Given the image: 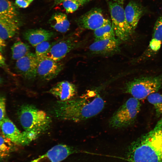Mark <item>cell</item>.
Returning <instances> with one entry per match:
<instances>
[{
  "label": "cell",
  "mask_w": 162,
  "mask_h": 162,
  "mask_svg": "<svg viewBox=\"0 0 162 162\" xmlns=\"http://www.w3.org/2000/svg\"><path fill=\"white\" fill-rule=\"evenodd\" d=\"M38 62L34 53L30 52L25 56L16 61V71L23 77L32 80L37 76Z\"/></svg>",
  "instance_id": "9c48e42d"
},
{
  "label": "cell",
  "mask_w": 162,
  "mask_h": 162,
  "mask_svg": "<svg viewBox=\"0 0 162 162\" xmlns=\"http://www.w3.org/2000/svg\"><path fill=\"white\" fill-rule=\"evenodd\" d=\"M122 41L117 38L94 41L89 46L88 52L92 55L108 56L120 51Z\"/></svg>",
  "instance_id": "ba28073f"
},
{
  "label": "cell",
  "mask_w": 162,
  "mask_h": 162,
  "mask_svg": "<svg viewBox=\"0 0 162 162\" xmlns=\"http://www.w3.org/2000/svg\"><path fill=\"white\" fill-rule=\"evenodd\" d=\"M15 145L0 133V159L8 157Z\"/></svg>",
  "instance_id": "603a6c76"
},
{
  "label": "cell",
  "mask_w": 162,
  "mask_h": 162,
  "mask_svg": "<svg viewBox=\"0 0 162 162\" xmlns=\"http://www.w3.org/2000/svg\"><path fill=\"white\" fill-rule=\"evenodd\" d=\"M105 104L97 91L90 90L77 98L58 101L52 112L58 119L78 122L98 115L104 109Z\"/></svg>",
  "instance_id": "6da1fadb"
},
{
  "label": "cell",
  "mask_w": 162,
  "mask_h": 162,
  "mask_svg": "<svg viewBox=\"0 0 162 162\" xmlns=\"http://www.w3.org/2000/svg\"><path fill=\"white\" fill-rule=\"evenodd\" d=\"M78 150L65 144L56 145L44 154L29 162H60Z\"/></svg>",
  "instance_id": "7c38bea8"
},
{
  "label": "cell",
  "mask_w": 162,
  "mask_h": 162,
  "mask_svg": "<svg viewBox=\"0 0 162 162\" xmlns=\"http://www.w3.org/2000/svg\"><path fill=\"white\" fill-rule=\"evenodd\" d=\"M147 98L148 101L154 106L156 115H162V94L156 92L150 94Z\"/></svg>",
  "instance_id": "d4e9b609"
},
{
  "label": "cell",
  "mask_w": 162,
  "mask_h": 162,
  "mask_svg": "<svg viewBox=\"0 0 162 162\" xmlns=\"http://www.w3.org/2000/svg\"><path fill=\"white\" fill-rule=\"evenodd\" d=\"M15 3L19 7L25 8L27 7L31 3L27 0H16Z\"/></svg>",
  "instance_id": "83f0119b"
},
{
  "label": "cell",
  "mask_w": 162,
  "mask_h": 162,
  "mask_svg": "<svg viewBox=\"0 0 162 162\" xmlns=\"http://www.w3.org/2000/svg\"><path fill=\"white\" fill-rule=\"evenodd\" d=\"M16 10L9 0H0V17L16 19Z\"/></svg>",
  "instance_id": "7402d4cb"
},
{
  "label": "cell",
  "mask_w": 162,
  "mask_h": 162,
  "mask_svg": "<svg viewBox=\"0 0 162 162\" xmlns=\"http://www.w3.org/2000/svg\"><path fill=\"white\" fill-rule=\"evenodd\" d=\"M2 79L0 76V84L2 82Z\"/></svg>",
  "instance_id": "d6a6232c"
},
{
  "label": "cell",
  "mask_w": 162,
  "mask_h": 162,
  "mask_svg": "<svg viewBox=\"0 0 162 162\" xmlns=\"http://www.w3.org/2000/svg\"><path fill=\"white\" fill-rule=\"evenodd\" d=\"M162 43V15L156 21L153 28L152 39L146 54L150 56L160 49Z\"/></svg>",
  "instance_id": "e0dca14e"
},
{
  "label": "cell",
  "mask_w": 162,
  "mask_h": 162,
  "mask_svg": "<svg viewBox=\"0 0 162 162\" xmlns=\"http://www.w3.org/2000/svg\"><path fill=\"white\" fill-rule=\"evenodd\" d=\"M82 43L73 37L56 41L50 49L46 57L55 61H60L71 50L80 46Z\"/></svg>",
  "instance_id": "52a82bcc"
},
{
  "label": "cell",
  "mask_w": 162,
  "mask_h": 162,
  "mask_svg": "<svg viewBox=\"0 0 162 162\" xmlns=\"http://www.w3.org/2000/svg\"><path fill=\"white\" fill-rule=\"evenodd\" d=\"M6 114L5 99L0 95V123L6 117Z\"/></svg>",
  "instance_id": "4316f807"
},
{
  "label": "cell",
  "mask_w": 162,
  "mask_h": 162,
  "mask_svg": "<svg viewBox=\"0 0 162 162\" xmlns=\"http://www.w3.org/2000/svg\"><path fill=\"white\" fill-rule=\"evenodd\" d=\"M0 132L15 145L24 146L31 143L24 132H21L6 116L0 123Z\"/></svg>",
  "instance_id": "8fae6325"
},
{
  "label": "cell",
  "mask_w": 162,
  "mask_h": 162,
  "mask_svg": "<svg viewBox=\"0 0 162 162\" xmlns=\"http://www.w3.org/2000/svg\"><path fill=\"white\" fill-rule=\"evenodd\" d=\"M5 40L0 37V51L2 52L6 46V44Z\"/></svg>",
  "instance_id": "4dcf8cb0"
},
{
  "label": "cell",
  "mask_w": 162,
  "mask_h": 162,
  "mask_svg": "<svg viewBox=\"0 0 162 162\" xmlns=\"http://www.w3.org/2000/svg\"><path fill=\"white\" fill-rule=\"evenodd\" d=\"M110 21L104 18L101 9L95 8L82 15L77 20V22L82 28L94 31L107 24Z\"/></svg>",
  "instance_id": "30bf717a"
},
{
  "label": "cell",
  "mask_w": 162,
  "mask_h": 162,
  "mask_svg": "<svg viewBox=\"0 0 162 162\" xmlns=\"http://www.w3.org/2000/svg\"><path fill=\"white\" fill-rule=\"evenodd\" d=\"M27 0L31 3L33 1V0Z\"/></svg>",
  "instance_id": "836d02e7"
},
{
  "label": "cell",
  "mask_w": 162,
  "mask_h": 162,
  "mask_svg": "<svg viewBox=\"0 0 162 162\" xmlns=\"http://www.w3.org/2000/svg\"><path fill=\"white\" fill-rule=\"evenodd\" d=\"M64 0H55V4L62 3ZM77 2L82 5L89 2L90 0H73Z\"/></svg>",
  "instance_id": "f546056e"
},
{
  "label": "cell",
  "mask_w": 162,
  "mask_h": 162,
  "mask_svg": "<svg viewBox=\"0 0 162 162\" xmlns=\"http://www.w3.org/2000/svg\"><path fill=\"white\" fill-rule=\"evenodd\" d=\"M162 85V75L135 78L125 84L124 92L131 94L139 100L143 99L150 94L158 91Z\"/></svg>",
  "instance_id": "277c9868"
},
{
  "label": "cell",
  "mask_w": 162,
  "mask_h": 162,
  "mask_svg": "<svg viewBox=\"0 0 162 162\" xmlns=\"http://www.w3.org/2000/svg\"><path fill=\"white\" fill-rule=\"evenodd\" d=\"M58 101H66L74 98L77 93L76 86L68 81L64 80L58 82L49 91Z\"/></svg>",
  "instance_id": "5bb4252c"
},
{
  "label": "cell",
  "mask_w": 162,
  "mask_h": 162,
  "mask_svg": "<svg viewBox=\"0 0 162 162\" xmlns=\"http://www.w3.org/2000/svg\"><path fill=\"white\" fill-rule=\"evenodd\" d=\"M18 116L24 131L31 142L48 130L52 123L51 117L46 112L29 104L21 106Z\"/></svg>",
  "instance_id": "3957f363"
},
{
  "label": "cell",
  "mask_w": 162,
  "mask_h": 162,
  "mask_svg": "<svg viewBox=\"0 0 162 162\" xmlns=\"http://www.w3.org/2000/svg\"><path fill=\"white\" fill-rule=\"evenodd\" d=\"M114 1L122 4H123V0H114Z\"/></svg>",
  "instance_id": "1f68e13d"
},
{
  "label": "cell",
  "mask_w": 162,
  "mask_h": 162,
  "mask_svg": "<svg viewBox=\"0 0 162 162\" xmlns=\"http://www.w3.org/2000/svg\"><path fill=\"white\" fill-rule=\"evenodd\" d=\"M49 22L52 28L61 33L66 32L70 27V23L67 15L62 13H56L53 14Z\"/></svg>",
  "instance_id": "d6986e66"
},
{
  "label": "cell",
  "mask_w": 162,
  "mask_h": 162,
  "mask_svg": "<svg viewBox=\"0 0 162 162\" xmlns=\"http://www.w3.org/2000/svg\"><path fill=\"white\" fill-rule=\"evenodd\" d=\"M139 100L133 97L126 100L110 119L109 123L110 127L120 129L132 124L140 111L141 105Z\"/></svg>",
  "instance_id": "5b68a950"
},
{
  "label": "cell",
  "mask_w": 162,
  "mask_h": 162,
  "mask_svg": "<svg viewBox=\"0 0 162 162\" xmlns=\"http://www.w3.org/2000/svg\"><path fill=\"white\" fill-rule=\"evenodd\" d=\"M54 36V32L42 28L28 29L23 34L24 38L34 47L43 41L50 40Z\"/></svg>",
  "instance_id": "9a60e30c"
},
{
  "label": "cell",
  "mask_w": 162,
  "mask_h": 162,
  "mask_svg": "<svg viewBox=\"0 0 162 162\" xmlns=\"http://www.w3.org/2000/svg\"><path fill=\"white\" fill-rule=\"evenodd\" d=\"M0 67L3 68L9 73H10V70L6 64L4 58L0 51Z\"/></svg>",
  "instance_id": "f1b7e54d"
},
{
  "label": "cell",
  "mask_w": 162,
  "mask_h": 162,
  "mask_svg": "<svg viewBox=\"0 0 162 162\" xmlns=\"http://www.w3.org/2000/svg\"><path fill=\"white\" fill-rule=\"evenodd\" d=\"M127 158L128 162H162V118L130 144Z\"/></svg>",
  "instance_id": "7a4b0ae2"
},
{
  "label": "cell",
  "mask_w": 162,
  "mask_h": 162,
  "mask_svg": "<svg viewBox=\"0 0 162 162\" xmlns=\"http://www.w3.org/2000/svg\"><path fill=\"white\" fill-rule=\"evenodd\" d=\"M63 68V64L60 61L46 57L38 62L37 76L44 80L50 81L56 77Z\"/></svg>",
  "instance_id": "4fadbf2b"
},
{
  "label": "cell",
  "mask_w": 162,
  "mask_h": 162,
  "mask_svg": "<svg viewBox=\"0 0 162 162\" xmlns=\"http://www.w3.org/2000/svg\"><path fill=\"white\" fill-rule=\"evenodd\" d=\"M11 51L12 58L16 61L31 52L30 46L21 41L14 44L11 47Z\"/></svg>",
  "instance_id": "ffe728a7"
},
{
  "label": "cell",
  "mask_w": 162,
  "mask_h": 162,
  "mask_svg": "<svg viewBox=\"0 0 162 162\" xmlns=\"http://www.w3.org/2000/svg\"><path fill=\"white\" fill-rule=\"evenodd\" d=\"M122 4L116 2L109 3L112 26L116 36L122 41L129 38L133 32L126 19Z\"/></svg>",
  "instance_id": "8992f818"
},
{
  "label": "cell",
  "mask_w": 162,
  "mask_h": 162,
  "mask_svg": "<svg viewBox=\"0 0 162 162\" xmlns=\"http://www.w3.org/2000/svg\"><path fill=\"white\" fill-rule=\"evenodd\" d=\"M94 40H99L116 37V35L110 21L107 24L94 30Z\"/></svg>",
  "instance_id": "44dd1931"
},
{
  "label": "cell",
  "mask_w": 162,
  "mask_h": 162,
  "mask_svg": "<svg viewBox=\"0 0 162 162\" xmlns=\"http://www.w3.org/2000/svg\"><path fill=\"white\" fill-rule=\"evenodd\" d=\"M20 26L16 19L0 17V37L4 40L12 38L18 31Z\"/></svg>",
  "instance_id": "ac0fdd59"
},
{
  "label": "cell",
  "mask_w": 162,
  "mask_h": 162,
  "mask_svg": "<svg viewBox=\"0 0 162 162\" xmlns=\"http://www.w3.org/2000/svg\"><path fill=\"white\" fill-rule=\"evenodd\" d=\"M63 6L67 13H72L82 6L77 2L73 0H64L62 2Z\"/></svg>",
  "instance_id": "484cf974"
},
{
  "label": "cell",
  "mask_w": 162,
  "mask_h": 162,
  "mask_svg": "<svg viewBox=\"0 0 162 162\" xmlns=\"http://www.w3.org/2000/svg\"><path fill=\"white\" fill-rule=\"evenodd\" d=\"M124 11L127 21L133 31L143 14V8L138 3L131 1L126 6Z\"/></svg>",
  "instance_id": "2e32d148"
},
{
  "label": "cell",
  "mask_w": 162,
  "mask_h": 162,
  "mask_svg": "<svg viewBox=\"0 0 162 162\" xmlns=\"http://www.w3.org/2000/svg\"><path fill=\"white\" fill-rule=\"evenodd\" d=\"M56 42L50 43L48 41H44L35 47L34 53L38 62L46 58L49 50Z\"/></svg>",
  "instance_id": "cb8c5ba5"
}]
</instances>
